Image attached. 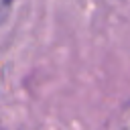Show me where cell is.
Instances as JSON below:
<instances>
[{"label":"cell","mask_w":130,"mask_h":130,"mask_svg":"<svg viewBox=\"0 0 130 130\" xmlns=\"http://www.w3.org/2000/svg\"><path fill=\"white\" fill-rule=\"evenodd\" d=\"M6 12H8V0H0V20L6 16Z\"/></svg>","instance_id":"obj_1"}]
</instances>
